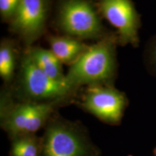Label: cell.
<instances>
[{"mask_svg": "<svg viewBox=\"0 0 156 156\" xmlns=\"http://www.w3.org/2000/svg\"><path fill=\"white\" fill-rule=\"evenodd\" d=\"M20 0H0V15L4 22H11L18 8Z\"/></svg>", "mask_w": 156, "mask_h": 156, "instance_id": "13", "label": "cell"}, {"mask_svg": "<svg viewBox=\"0 0 156 156\" xmlns=\"http://www.w3.org/2000/svg\"><path fill=\"white\" fill-rule=\"evenodd\" d=\"M56 25L63 35L101 40L111 34L101 22L96 0H56Z\"/></svg>", "mask_w": 156, "mask_h": 156, "instance_id": "2", "label": "cell"}, {"mask_svg": "<svg viewBox=\"0 0 156 156\" xmlns=\"http://www.w3.org/2000/svg\"><path fill=\"white\" fill-rule=\"evenodd\" d=\"M52 0H20L9 30L22 40L26 48L42 36L46 30Z\"/></svg>", "mask_w": 156, "mask_h": 156, "instance_id": "5", "label": "cell"}, {"mask_svg": "<svg viewBox=\"0 0 156 156\" xmlns=\"http://www.w3.org/2000/svg\"><path fill=\"white\" fill-rule=\"evenodd\" d=\"M101 16L116 29L118 44L137 47L141 17L132 0H96Z\"/></svg>", "mask_w": 156, "mask_h": 156, "instance_id": "4", "label": "cell"}, {"mask_svg": "<svg viewBox=\"0 0 156 156\" xmlns=\"http://www.w3.org/2000/svg\"><path fill=\"white\" fill-rule=\"evenodd\" d=\"M44 147L45 156H83L85 148L77 134L62 124L48 129Z\"/></svg>", "mask_w": 156, "mask_h": 156, "instance_id": "8", "label": "cell"}, {"mask_svg": "<svg viewBox=\"0 0 156 156\" xmlns=\"http://www.w3.org/2000/svg\"><path fill=\"white\" fill-rule=\"evenodd\" d=\"M17 51L13 41L2 39L0 44V76L5 83H10L17 67Z\"/></svg>", "mask_w": 156, "mask_h": 156, "instance_id": "11", "label": "cell"}, {"mask_svg": "<svg viewBox=\"0 0 156 156\" xmlns=\"http://www.w3.org/2000/svg\"><path fill=\"white\" fill-rule=\"evenodd\" d=\"M145 61L150 72L156 76V34L147 45L145 51Z\"/></svg>", "mask_w": 156, "mask_h": 156, "instance_id": "14", "label": "cell"}, {"mask_svg": "<svg viewBox=\"0 0 156 156\" xmlns=\"http://www.w3.org/2000/svg\"><path fill=\"white\" fill-rule=\"evenodd\" d=\"M25 50L37 67L46 75L54 80L66 83L62 63L51 51L38 46H30Z\"/></svg>", "mask_w": 156, "mask_h": 156, "instance_id": "10", "label": "cell"}, {"mask_svg": "<svg viewBox=\"0 0 156 156\" xmlns=\"http://www.w3.org/2000/svg\"><path fill=\"white\" fill-rule=\"evenodd\" d=\"M54 108L52 103H28L14 106L6 114L4 125L14 134L34 132L44 125Z\"/></svg>", "mask_w": 156, "mask_h": 156, "instance_id": "7", "label": "cell"}, {"mask_svg": "<svg viewBox=\"0 0 156 156\" xmlns=\"http://www.w3.org/2000/svg\"><path fill=\"white\" fill-rule=\"evenodd\" d=\"M47 41L50 45V50L58 60L62 64L70 66L75 63L89 47L80 39L66 35L48 36Z\"/></svg>", "mask_w": 156, "mask_h": 156, "instance_id": "9", "label": "cell"}, {"mask_svg": "<svg viewBox=\"0 0 156 156\" xmlns=\"http://www.w3.org/2000/svg\"><path fill=\"white\" fill-rule=\"evenodd\" d=\"M17 81L27 96L36 100H57L67 97L76 89L64 82L54 80L34 63L26 50L20 60Z\"/></svg>", "mask_w": 156, "mask_h": 156, "instance_id": "3", "label": "cell"}, {"mask_svg": "<svg viewBox=\"0 0 156 156\" xmlns=\"http://www.w3.org/2000/svg\"><path fill=\"white\" fill-rule=\"evenodd\" d=\"M116 34H111L88 48L65 75V82L73 88L82 85H110L116 74Z\"/></svg>", "mask_w": 156, "mask_h": 156, "instance_id": "1", "label": "cell"}, {"mask_svg": "<svg viewBox=\"0 0 156 156\" xmlns=\"http://www.w3.org/2000/svg\"><path fill=\"white\" fill-rule=\"evenodd\" d=\"M13 156H39L36 141L32 137H23L16 140L12 145Z\"/></svg>", "mask_w": 156, "mask_h": 156, "instance_id": "12", "label": "cell"}, {"mask_svg": "<svg viewBox=\"0 0 156 156\" xmlns=\"http://www.w3.org/2000/svg\"><path fill=\"white\" fill-rule=\"evenodd\" d=\"M125 105L124 95L111 85L88 87L83 103L89 112L109 123L119 122Z\"/></svg>", "mask_w": 156, "mask_h": 156, "instance_id": "6", "label": "cell"}]
</instances>
